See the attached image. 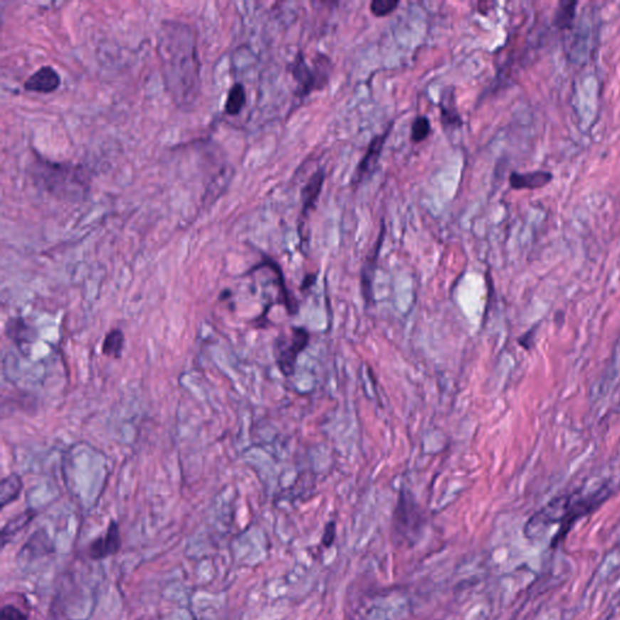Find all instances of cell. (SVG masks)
I'll return each instance as SVG.
<instances>
[{
    "label": "cell",
    "instance_id": "obj_11",
    "mask_svg": "<svg viewBox=\"0 0 620 620\" xmlns=\"http://www.w3.org/2000/svg\"><path fill=\"white\" fill-rule=\"evenodd\" d=\"M440 110H441L442 125L445 129H458L463 125L461 114L458 113L456 105L453 89L445 90L442 93Z\"/></svg>",
    "mask_w": 620,
    "mask_h": 620
},
{
    "label": "cell",
    "instance_id": "obj_17",
    "mask_svg": "<svg viewBox=\"0 0 620 620\" xmlns=\"http://www.w3.org/2000/svg\"><path fill=\"white\" fill-rule=\"evenodd\" d=\"M122 348H124V335L120 330H113L105 337L102 352L107 357H120Z\"/></svg>",
    "mask_w": 620,
    "mask_h": 620
},
{
    "label": "cell",
    "instance_id": "obj_2",
    "mask_svg": "<svg viewBox=\"0 0 620 620\" xmlns=\"http://www.w3.org/2000/svg\"><path fill=\"white\" fill-rule=\"evenodd\" d=\"M32 177L49 194L65 200H77L89 189V177L83 167L53 162L39 155L33 162Z\"/></svg>",
    "mask_w": 620,
    "mask_h": 620
},
{
    "label": "cell",
    "instance_id": "obj_4",
    "mask_svg": "<svg viewBox=\"0 0 620 620\" xmlns=\"http://www.w3.org/2000/svg\"><path fill=\"white\" fill-rule=\"evenodd\" d=\"M421 525H422L421 508L418 507L417 503L414 502L406 490H401L394 514V531L396 535L402 537V540L412 542L414 540L412 537L417 535Z\"/></svg>",
    "mask_w": 620,
    "mask_h": 620
},
{
    "label": "cell",
    "instance_id": "obj_22",
    "mask_svg": "<svg viewBox=\"0 0 620 620\" xmlns=\"http://www.w3.org/2000/svg\"><path fill=\"white\" fill-rule=\"evenodd\" d=\"M335 538H336V522L330 521L325 527L321 543L324 544V547H330L335 542Z\"/></svg>",
    "mask_w": 620,
    "mask_h": 620
},
{
    "label": "cell",
    "instance_id": "obj_8",
    "mask_svg": "<svg viewBox=\"0 0 620 620\" xmlns=\"http://www.w3.org/2000/svg\"><path fill=\"white\" fill-rule=\"evenodd\" d=\"M55 552H56V547L48 535V532L45 531L44 528H39L37 531L33 532V535L29 537V540L19 552V556L27 561H34Z\"/></svg>",
    "mask_w": 620,
    "mask_h": 620
},
{
    "label": "cell",
    "instance_id": "obj_19",
    "mask_svg": "<svg viewBox=\"0 0 620 620\" xmlns=\"http://www.w3.org/2000/svg\"><path fill=\"white\" fill-rule=\"evenodd\" d=\"M578 3H559V8L555 16V23L559 27H566L571 25L572 21L576 15V8Z\"/></svg>",
    "mask_w": 620,
    "mask_h": 620
},
{
    "label": "cell",
    "instance_id": "obj_15",
    "mask_svg": "<svg viewBox=\"0 0 620 620\" xmlns=\"http://www.w3.org/2000/svg\"><path fill=\"white\" fill-rule=\"evenodd\" d=\"M23 488L22 478L17 474H11L3 478L0 485V507L1 509L15 502L20 497Z\"/></svg>",
    "mask_w": 620,
    "mask_h": 620
},
{
    "label": "cell",
    "instance_id": "obj_5",
    "mask_svg": "<svg viewBox=\"0 0 620 620\" xmlns=\"http://www.w3.org/2000/svg\"><path fill=\"white\" fill-rule=\"evenodd\" d=\"M321 58L322 56L317 58V62L314 61L315 69H312L307 65L303 55L300 53L295 58V62L292 63L291 73L298 84V88H300L298 93L300 96H307L314 90L322 89L325 84L329 80V72H327V68L325 67V62L329 61V58L326 57L322 65L320 63Z\"/></svg>",
    "mask_w": 620,
    "mask_h": 620
},
{
    "label": "cell",
    "instance_id": "obj_12",
    "mask_svg": "<svg viewBox=\"0 0 620 620\" xmlns=\"http://www.w3.org/2000/svg\"><path fill=\"white\" fill-rule=\"evenodd\" d=\"M37 510L27 509V510L22 511L21 514L16 515L13 519L9 520L8 522L5 523L1 528V547L4 549L19 532L25 530L29 523L37 517Z\"/></svg>",
    "mask_w": 620,
    "mask_h": 620
},
{
    "label": "cell",
    "instance_id": "obj_9",
    "mask_svg": "<svg viewBox=\"0 0 620 620\" xmlns=\"http://www.w3.org/2000/svg\"><path fill=\"white\" fill-rule=\"evenodd\" d=\"M61 85V78L51 65H44L36 70L25 81L27 91L38 93H51Z\"/></svg>",
    "mask_w": 620,
    "mask_h": 620
},
{
    "label": "cell",
    "instance_id": "obj_3",
    "mask_svg": "<svg viewBox=\"0 0 620 620\" xmlns=\"http://www.w3.org/2000/svg\"><path fill=\"white\" fill-rule=\"evenodd\" d=\"M309 332L304 327H291L275 343V359L280 372L288 377L295 373L297 359L308 345Z\"/></svg>",
    "mask_w": 620,
    "mask_h": 620
},
{
    "label": "cell",
    "instance_id": "obj_16",
    "mask_svg": "<svg viewBox=\"0 0 620 620\" xmlns=\"http://www.w3.org/2000/svg\"><path fill=\"white\" fill-rule=\"evenodd\" d=\"M246 105V93L243 84L236 83L233 84L227 95V100L224 103V113L231 117H236L243 110Z\"/></svg>",
    "mask_w": 620,
    "mask_h": 620
},
{
    "label": "cell",
    "instance_id": "obj_10",
    "mask_svg": "<svg viewBox=\"0 0 620 620\" xmlns=\"http://www.w3.org/2000/svg\"><path fill=\"white\" fill-rule=\"evenodd\" d=\"M552 172L547 171H532L526 174H517L513 172L509 177V183L513 189L522 191V189H538L547 186L552 181Z\"/></svg>",
    "mask_w": 620,
    "mask_h": 620
},
{
    "label": "cell",
    "instance_id": "obj_13",
    "mask_svg": "<svg viewBox=\"0 0 620 620\" xmlns=\"http://www.w3.org/2000/svg\"><path fill=\"white\" fill-rule=\"evenodd\" d=\"M324 181L325 171L320 169V170H317L315 174H312L307 184L303 186L302 193H300L302 204H303V209H302V214L303 215H307L315 206V203H317V199L320 196L321 189H322V186H324Z\"/></svg>",
    "mask_w": 620,
    "mask_h": 620
},
{
    "label": "cell",
    "instance_id": "obj_14",
    "mask_svg": "<svg viewBox=\"0 0 620 620\" xmlns=\"http://www.w3.org/2000/svg\"><path fill=\"white\" fill-rule=\"evenodd\" d=\"M383 239H384V224L382 226L381 234H379V238H378L374 252H372V255L369 256V258H367L365 266H364V269H362V292H364V296H365V300L367 302H369L371 295H372V279L373 274H374V266H376V261H377L378 255H379V250H381Z\"/></svg>",
    "mask_w": 620,
    "mask_h": 620
},
{
    "label": "cell",
    "instance_id": "obj_20",
    "mask_svg": "<svg viewBox=\"0 0 620 620\" xmlns=\"http://www.w3.org/2000/svg\"><path fill=\"white\" fill-rule=\"evenodd\" d=\"M399 6V1L393 0H374L369 4L371 13L376 17L388 16Z\"/></svg>",
    "mask_w": 620,
    "mask_h": 620
},
{
    "label": "cell",
    "instance_id": "obj_21",
    "mask_svg": "<svg viewBox=\"0 0 620 620\" xmlns=\"http://www.w3.org/2000/svg\"><path fill=\"white\" fill-rule=\"evenodd\" d=\"M0 620H29L28 616L14 604H5L1 609Z\"/></svg>",
    "mask_w": 620,
    "mask_h": 620
},
{
    "label": "cell",
    "instance_id": "obj_1",
    "mask_svg": "<svg viewBox=\"0 0 620 620\" xmlns=\"http://www.w3.org/2000/svg\"><path fill=\"white\" fill-rule=\"evenodd\" d=\"M158 53L167 93L174 105L188 110L200 93V60L194 29L179 21H164L158 33Z\"/></svg>",
    "mask_w": 620,
    "mask_h": 620
},
{
    "label": "cell",
    "instance_id": "obj_7",
    "mask_svg": "<svg viewBox=\"0 0 620 620\" xmlns=\"http://www.w3.org/2000/svg\"><path fill=\"white\" fill-rule=\"evenodd\" d=\"M392 129H393V125H390L384 134L378 135L371 141L369 148H367L365 155H364V158L361 159V162L357 165V170L354 172L353 186H359L372 172L373 169L376 167L378 160L381 158L382 150L384 148L385 141H387V138L389 136Z\"/></svg>",
    "mask_w": 620,
    "mask_h": 620
},
{
    "label": "cell",
    "instance_id": "obj_18",
    "mask_svg": "<svg viewBox=\"0 0 620 620\" xmlns=\"http://www.w3.org/2000/svg\"><path fill=\"white\" fill-rule=\"evenodd\" d=\"M430 132H431V126H430L429 119L426 117H418L414 119L412 124V132H411V140L414 143H421L428 138Z\"/></svg>",
    "mask_w": 620,
    "mask_h": 620
},
{
    "label": "cell",
    "instance_id": "obj_6",
    "mask_svg": "<svg viewBox=\"0 0 620 620\" xmlns=\"http://www.w3.org/2000/svg\"><path fill=\"white\" fill-rule=\"evenodd\" d=\"M122 540L120 535V527L117 521L112 520L105 535L91 540L86 550V555L93 561L102 559L117 555L122 550Z\"/></svg>",
    "mask_w": 620,
    "mask_h": 620
}]
</instances>
